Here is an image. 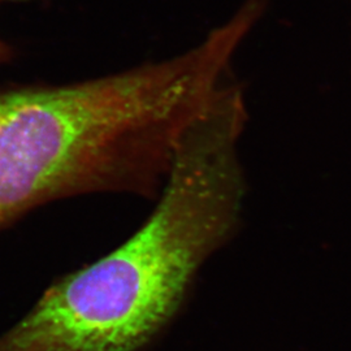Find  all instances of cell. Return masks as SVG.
I'll use <instances>...</instances> for the list:
<instances>
[{
  "label": "cell",
  "mask_w": 351,
  "mask_h": 351,
  "mask_svg": "<svg viewBox=\"0 0 351 351\" xmlns=\"http://www.w3.org/2000/svg\"><path fill=\"white\" fill-rule=\"evenodd\" d=\"M246 91L232 82L182 136L158 203L123 245L53 280L0 351H138L173 317L201 264L232 237L247 193Z\"/></svg>",
  "instance_id": "1"
},
{
  "label": "cell",
  "mask_w": 351,
  "mask_h": 351,
  "mask_svg": "<svg viewBox=\"0 0 351 351\" xmlns=\"http://www.w3.org/2000/svg\"><path fill=\"white\" fill-rule=\"evenodd\" d=\"M208 101L207 75L184 52L77 82L0 88V233L73 197L156 198Z\"/></svg>",
  "instance_id": "2"
},
{
  "label": "cell",
  "mask_w": 351,
  "mask_h": 351,
  "mask_svg": "<svg viewBox=\"0 0 351 351\" xmlns=\"http://www.w3.org/2000/svg\"><path fill=\"white\" fill-rule=\"evenodd\" d=\"M12 58V49L7 42L0 39V64L8 62Z\"/></svg>",
  "instance_id": "3"
}]
</instances>
